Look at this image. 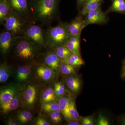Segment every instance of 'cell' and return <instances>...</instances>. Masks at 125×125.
<instances>
[{
  "label": "cell",
  "instance_id": "1",
  "mask_svg": "<svg viewBox=\"0 0 125 125\" xmlns=\"http://www.w3.org/2000/svg\"><path fill=\"white\" fill-rule=\"evenodd\" d=\"M58 0H36L29 8L33 22L48 25L54 20L58 12Z\"/></svg>",
  "mask_w": 125,
  "mask_h": 125
},
{
  "label": "cell",
  "instance_id": "2",
  "mask_svg": "<svg viewBox=\"0 0 125 125\" xmlns=\"http://www.w3.org/2000/svg\"><path fill=\"white\" fill-rule=\"evenodd\" d=\"M12 47L15 56L23 62H30L38 56L40 48L39 45L32 42L24 36L16 37Z\"/></svg>",
  "mask_w": 125,
  "mask_h": 125
},
{
  "label": "cell",
  "instance_id": "3",
  "mask_svg": "<svg viewBox=\"0 0 125 125\" xmlns=\"http://www.w3.org/2000/svg\"><path fill=\"white\" fill-rule=\"evenodd\" d=\"M68 24V23H60L55 27L48 28L45 31L48 47L54 49L65 45L69 37Z\"/></svg>",
  "mask_w": 125,
  "mask_h": 125
},
{
  "label": "cell",
  "instance_id": "4",
  "mask_svg": "<svg viewBox=\"0 0 125 125\" xmlns=\"http://www.w3.org/2000/svg\"><path fill=\"white\" fill-rule=\"evenodd\" d=\"M34 23L25 25L23 36H25L32 42L46 48L48 46L45 31L42 26Z\"/></svg>",
  "mask_w": 125,
  "mask_h": 125
},
{
  "label": "cell",
  "instance_id": "5",
  "mask_svg": "<svg viewBox=\"0 0 125 125\" xmlns=\"http://www.w3.org/2000/svg\"><path fill=\"white\" fill-rule=\"evenodd\" d=\"M7 1L11 10L25 24L33 22L30 15L27 0H7Z\"/></svg>",
  "mask_w": 125,
  "mask_h": 125
},
{
  "label": "cell",
  "instance_id": "6",
  "mask_svg": "<svg viewBox=\"0 0 125 125\" xmlns=\"http://www.w3.org/2000/svg\"><path fill=\"white\" fill-rule=\"evenodd\" d=\"M3 24L5 30L10 31L16 37L23 36L24 30L26 24L11 9Z\"/></svg>",
  "mask_w": 125,
  "mask_h": 125
},
{
  "label": "cell",
  "instance_id": "7",
  "mask_svg": "<svg viewBox=\"0 0 125 125\" xmlns=\"http://www.w3.org/2000/svg\"><path fill=\"white\" fill-rule=\"evenodd\" d=\"M84 19V26L85 27L90 24H102L105 23L107 21L106 16L104 13L101 7L90 10L87 13L85 16Z\"/></svg>",
  "mask_w": 125,
  "mask_h": 125
},
{
  "label": "cell",
  "instance_id": "8",
  "mask_svg": "<svg viewBox=\"0 0 125 125\" xmlns=\"http://www.w3.org/2000/svg\"><path fill=\"white\" fill-rule=\"evenodd\" d=\"M37 87L35 84L27 85L23 92L22 101L24 104L27 107L32 108L37 100Z\"/></svg>",
  "mask_w": 125,
  "mask_h": 125
},
{
  "label": "cell",
  "instance_id": "9",
  "mask_svg": "<svg viewBox=\"0 0 125 125\" xmlns=\"http://www.w3.org/2000/svg\"><path fill=\"white\" fill-rule=\"evenodd\" d=\"M16 37L10 31L4 30L0 34V48L4 55L7 54L12 47Z\"/></svg>",
  "mask_w": 125,
  "mask_h": 125
},
{
  "label": "cell",
  "instance_id": "10",
  "mask_svg": "<svg viewBox=\"0 0 125 125\" xmlns=\"http://www.w3.org/2000/svg\"><path fill=\"white\" fill-rule=\"evenodd\" d=\"M55 72L45 64L38 65L36 69V74L40 80L45 82H49L55 77Z\"/></svg>",
  "mask_w": 125,
  "mask_h": 125
},
{
  "label": "cell",
  "instance_id": "11",
  "mask_svg": "<svg viewBox=\"0 0 125 125\" xmlns=\"http://www.w3.org/2000/svg\"><path fill=\"white\" fill-rule=\"evenodd\" d=\"M43 60L45 62L44 64L47 66L56 73L59 71L62 61L54 51H48L46 52L44 56Z\"/></svg>",
  "mask_w": 125,
  "mask_h": 125
},
{
  "label": "cell",
  "instance_id": "12",
  "mask_svg": "<svg viewBox=\"0 0 125 125\" xmlns=\"http://www.w3.org/2000/svg\"><path fill=\"white\" fill-rule=\"evenodd\" d=\"M19 90V87L11 85L1 90L0 93V104L6 103L10 102L17 94Z\"/></svg>",
  "mask_w": 125,
  "mask_h": 125
},
{
  "label": "cell",
  "instance_id": "13",
  "mask_svg": "<svg viewBox=\"0 0 125 125\" xmlns=\"http://www.w3.org/2000/svg\"><path fill=\"white\" fill-rule=\"evenodd\" d=\"M31 73L32 66L30 65H26L20 66L16 71V80L19 83H25L30 79Z\"/></svg>",
  "mask_w": 125,
  "mask_h": 125
},
{
  "label": "cell",
  "instance_id": "14",
  "mask_svg": "<svg viewBox=\"0 0 125 125\" xmlns=\"http://www.w3.org/2000/svg\"><path fill=\"white\" fill-rule=\"evenodd\" d=\"M84 28V20L81 17H77L68 24L69 35L71 36L80 35L82 30Z\"/></svg>",
  "mask_w": 125,
  "mask_h": 125
},
{
  "label": "cell",
  "instance_id": "15",
  "mask_svg": "<svg viewBox=\"0 0 125 125\" xmlns=\"http://www.w3.org/2000/svg\"><path fill=\"white\" fill-rule=\"evenodd\" d=\"M71 97L70 95L65 94L58 99L61 113L67 122L74 120L70 113L69 102Z\"/></svg>",
  "mask_w": 125,
  "mask_h": 125
},
{
  "label": "cell",
  "instance_id": "16",
  "mask_svg": "<svg viewBox=\"0 0 125 125\" xmlns=\"http://www.w3.org/2000/svg\"><path fill=\"white\" fill-rule=\"evenodd\" d=\"M66 84L70 91L73 94L78 93L81 88L80 79L75 74L70 75L66 79Z\"/></svg>",
  "mask_w": 125,
  "mask_h": 125
},
{
  "label": "cell",
  "instance_id": "17",
  "mask_svg": "<svg viewBox=\"0 0 125 125\" xmlns=\"http://www.w3.org/2000/svg\"><path fill=\"white\" fill-rule=\"evenodd\" d=\"M80 35L69 36L65 45L72 52L80 55Z\"/></svg>",
  "mask_w": 125,
  "mask_h": 125
},
{
  "label": "cell",
  "instance_id": "18",
  "mask_svg": "<svg viewBox=\"0 0 125 125\" xmlns=\"http://www.w3.org/2000/svg\"><path fill=\"white\" fill-rule=\"evenodd\" d=\"M20 98L17 94L12 100L6 103L0 104L1 112L3 114H6L18 108L20 105Z\"/></svg>",
  "mask_w": 125,
  "mask_h": 125
},
{
  "label": "cell",
  "instance_id": "19",
  "mask_svg": "<svg viewBox=\"0 0 125 125\" xmlns=\"http://www.w3.org/2000/svg\"><path fill=\"white\" fill-rule=\"evenodd\" d=\"M33 118V115L31 112L27 110L20 111L16 115L15 120L19 124L25 125L29 123Z\"/></svg>",
  "mask_w": 125,
  "mask_h": 125
},
{
  "label": "cell",
  "instance_id": "20",
  "mask_svg": "<svg viewBox=\"0 0 125 125\" xmlns=\"http://www.w3.org/2000/svg\"><path fill=\"white\" fill-rule=\"evenodd\" d=\"M101 3V0H88L83 5L81 11V14L83 16H85L90 10L100 7Z\"/></svg>",
  "mask_w": 125,
  "mask_h": 125
},
{
  "label": "cell",
  "instance_id": "21",
  "mask_svg": "<svg viewBox=\"0 0 125 125\" xmlns=\"http://www.w3.org/2000/svg\"><path fill=\"white\" fill-rule=\"evenodd\" d=\"M41 102L45 103L57 100L54 93V87H49L45 88L42 93Z\"/></svg>",
  "mask_w": 125,
  "mask_h": 125
},
{
  "label": "cell",
  "instance_id": "22",
  "mask_svg": "<svg viewBox=\"0 0 125 125\" xmlns=\"http://www.w3.org/2000/svg\"><path fill=\"white\" fill-rule=\"evenodd\" d=\"M10 11L7 0H0V22L3 24Z\"/></svg>",
  "mask_w": 125,
  "mask_h": 125
},
{
  "label": "cell",
  "instance_id": "23",
  "mask_svg": "<svg viewBox=\"0 0 125 125\" xmlns=\"http://www.w3.org/2000/svg\"><path fill=\"white\" fill-rule=\"evenodd\" d=\"M41 107L42 111L47 114L55 112H61L58 100L50 102L42 103Z\"/></svg>",
  "mask_w": 125,
  "mask_h": 125
},
{
  "label": "cell",
  "instance_id": "24",
  "mask_svg": "<svg viewBox=\"0 0 125 125\" xmlns=\"http://www.w3.org/2000/svg\"><path fill=\"white\" fill-rule=\"evenodd\" d=\"M67 63L76 67L84 64V62L80 55L72 53L66 60L62 62Z\"/></svg>",
  "mask_w": 125,
  "mask_h": 125
},
{
  "label": "cell",
  "instance_id": "25",
  "mask_svg": "<svg viewBox=\"0 0 125 125\" xmlns=\"http://www.w3.org/2000/svg\"><path fill=\"white\" fill-rule=\"evenodd\" d=\"M54 51L62 62L66 60L72 52L65 45L59 46L53 49Z\"/></svg>",
  "mask_w": 125,
  "mask_h": 125
},
{
  "label": "cell",
  "instance_id": "26",
  "mask_svg": "<svg viewBox=\"0 0 125 125\" xmlns=\"http://www.w3.org/2000/svg\"><path fill=\"white\" fill-rule=\"evenodd\" d=\"M11 74L10 67L6 63H2L0 66V82L4 83L8 80Z\"/></svg>",
  "mask_w": 125,
  "mask_h": 125
},
{
  "label": "cell",
  "instance_id": "27",
  "mask_svg": "<svg viewBox=\"0 0 125 125\" xmlns=\"http://www.w3.org/2000/svg\"><path fill=\"white\" fill-rule=\"evenodd\" d=\"M108 12L125 13V0H114Z\"/></svg>",
  "mask_w": 125,
  "mask_h": 125
},
{
  "label": "cell",
  "instance_id": "28",
  "mask_svg": "<svg viewBox=\"0 0 125 125\" xmlns=\"http://www.w3.org/2000/svg\"><path fill=\"white\" fill-rule=\"evenodd\" d=\"M54 87V93L57 99H59L65 94V86L62 82H59L55 83Z\"/></svg>",
  "mask_w": 125,
  "mask_h": 125
},
{
  "label": "cell",
  "instance_id": "29",
  "mask_svg": "<svg viewBox=\"0 0 125 125\" xmlns=\"http://www.w3.org/2000/svg\"><path fill=\"white\" fill-rule=\"evenodd\" d=\"M69 108L70 113L72 118L74 120L79 121L80 120V116L76 109L74 99L71 97L70 101Z\"/></svg>",
  "mask_w": 125,
  "mask_h": 125
},
{
  "label": "cell",
  "instance_id": "30",
  "mask_svg": "<svg viewBox=\"0 0 125 125\" xmlns=\"http://www.w3.org/2000/svg\"><path fill=\"white\" fill-rule=\"evenodd\" d=\"M76 67L73 66L62 62L59 69V71L62 74L64 75H71L75 74Z\"/></svg>",
  "mask_w": 125,
  "mask_h": 125
},
{
  "label": "cell",
  "instance_id": "31",
  "mask_svg": "<svg viewBox=\"0 0 125 125\" xmlns=\"http://www.w3.org/2000/svg\"><path fill=\"white\" fill-rule=\"evenodd\" d=\"M52 122L54 124L60 123L62 121V114L60 112H55L48 114Z\"/></svg>",
  "mask_w": 125,
  "mask_h": 125
},
{
  "label": "cell",
  "instance_id": "32",
  "mask_svg": "<svg viewBox=\"0 0 125 125\" xmlns=\"http://www.w3.org/2000/svg\"><path fill=\"white\" fill-rule=\"evenodd\" d=\"M83 125H94L92 116L81 117L80 120Z\"/></svg>",
  "mask_w": 125,
  "mask_h": 125
},
{
  "label": "cell",
  "instance_id": "33",
  "mask_svg": "<svg viewBox=\"0 0 125 125\" xmlns=\"http://www.w3.org/2000/svg\"><path fill=\"white\" fill-rule=\"evenodd\" d=\"M34 125H50L51 123L46 119L41 116H39L35 120Z\"/></svg>",
  "mask_w": 125,
  "mask_h": 125
},
{
  "label": "cell",
  "instance_id": "34",
  "mask_svg": "<svg viewBox=\"0 0 125 125\" xmlns=\"http://www.w3.org/2000/svg\"><path fill=\"white\" fill-rule=\"evenodd\" d=\"M97 125H110V123L107 118L102 114H100L97 120Z\"/></svg>",
  "mask_w": 125,
  "mask_h": 125
},
{
  "label": "cell",
  "instance_id": "35",
  "mask_svg": "<svg viewBox=\"0 0 125 125\" xmlns=\"http://www.w3.org/2000/svg\"><path fill=\"white\" fill-rule=\"evenodd\" d=\"M6 125H17L19 123L16 121V120L14 119L11 117H10L6 121Z\"/></svg>",
  "mask_w": 125,
  "mask_h": 125
},
{
  "label": "cell",
  "instance_id": "36",
  "mask_svg": "<svg viewBox=\"0 0 125 125\" xmlns=\"http://www.w3.org/2000/svg\"><path fill=\"white\" fill-rule=\"evenodd\" d=\"M121 75L122 78L125 79V60L123 62Z\"/></svg>",
  "mask_w": 125,
  "mask_h": 125
},
{
  "label": "cell",
  "instance_id": "37",
  "mask_svg": "<svg viewBox=\"0 0 125 125\" xmlns=\"http://www.w3.org/2000/svg\"><path fill=\"white\" fill-rule=\"evenodd\" d=\"M67 125H80V123L79 122V121L73 120L70 121L68 122Z\"/></svg>",
  "mask_w": 125,
  "mask_h": 125
},
{
  "label": "cell",
  "instance_id": "38",
  "mask_svg": "<svg viewBox=\"0 0 125 125\" xmlns=\"http://www.w3.org/2000/svg\"><path fill=\"white\" fill-rule=\"evenodd\" d=\"M88 0H77V2H78V4L79 6H80L84 4Z\"/></svg>",
  "mask_w": 125,
  "mask_h": 125
},
{
  "label": "cell",
  "instance_id": "39",
  "mask_svg": "<svg viewBox=\"0 0 125 125\" xmlns=\"http://www.w3.org/2000/svg\"><path fill=\"white\" fill-rule=\"evenodd\" d=\"M121 123L122 125H125V116L122 119Z\"/></svg>",
  "mask_w": 125,
  "mask_h": 125
}]
</instances>
